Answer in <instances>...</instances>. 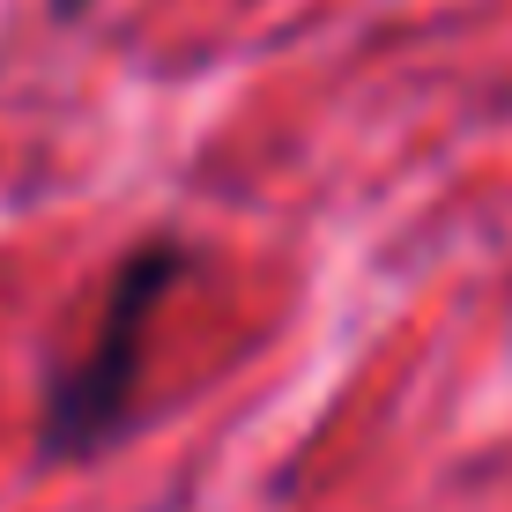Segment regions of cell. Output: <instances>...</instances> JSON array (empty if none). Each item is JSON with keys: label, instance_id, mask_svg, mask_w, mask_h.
Instances as JSON below:
<instances>
[{"label": "cell", "instance_id": "1", "mask_svg": "<svg viewBox=\"0 0 512 512\" xmlns=\"http://www.w3.org/2000/svg\"><path fill=\"white\" fill-rule=\"evenodd\" d=\"M186 282V245L179 238H141L127 260L112 268L97 334L75 364H60L38 409V461H97L119 431L134 423L141 401V364H149V327L164 312V297Z\"/></svg>", "mask_w": 512, "mask_h": 512}, {"label": "cell", "instance_id": "2", "mask_svg": "<svg viewBox=\"0 0 512 512\" xmlns=\"http://www.w3.org/2000/svg\"><path fill=\"white\" fill-rule=\"evenodd\" d=\"M45 8H52V15H60V23H75V15H90V8H97V0H45Z\"/></svg>", "mask_w": 512, "mask_h": 512}]
</instances>
